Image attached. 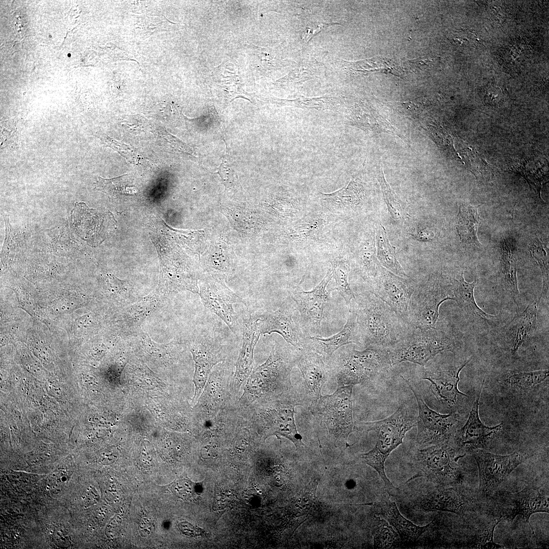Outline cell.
Instances as JSON below:
<instances>
[{
	"mask_svg": "<svg viewBox=\"0 0 549 549\" xmlns=\"http://www.w3.org/2000/svg\"><path fill=\"white\" fill-rule=\"evenodd\" d=\"M354 300L360 345L388 349L413 328L372 292Z\"/></svg>",
	"mask_w": 549,
	"mask_h": 549,
	"instance_id": "1",
	"label": "cell"
},
{
	"mask_svg": "<svg viewBox=\"0 0 549 549\" xmlns=\"http://www.w3.org/2000/svg\"><path fill=\"white\" fill-rule=\"evenodd\" d=\"M407 403H402L391 415L374 422L356 421L355 430L374 431L377 436L375 446L361 454L362 462L375 470L390 493L396 489L386 475L384 465L391 452L403 443L406 434L417 423V417Z\"/></svg>",
	"mask_w": 549,
	"mask_h": 549,
	"instance_id": "2",
	"label": "cell"
},
{
	"mask_svg": "<svg viewBox=\"0 0 549 549\" xmlns=\"http://www.w3.org/2000/svg\"><path fill=\"white\" fill-rule=\"evenodd\" d=\"M339 387L375 382L384 378L392 365L387 349L368 347L357 350L344 347L328 365Z\"/></svg>",
	"mask_w": 549,
	"mask_h": 549,
	"instance_id": "3",
	"label": "cell"
},
{
	"mask_svg": "<svg viewBox=\"0 0 549 549\" xmlns=\"http://www.w3.org/2000/svg\"><path fill=\"white\" fill-rule=\"evenodd\" d=\"M455 348L454 339L436 327L413 328L387 350L393 367L405 361L423 367L437 355L454 352Z\"/></svg>",
	"mask_w": 549,
	"mask_h": 549,
	"instance_id": "4",
	"label": "cell"
},
{
	"mask_svg": "<svg viewBox=\"0 0 549 549\" xmlns=\"http://www.w3.org/2000/svg\"><path fill=\"white\" fill-rule=\"evenodd\" d=\"M449 442L420 447L414 451L411 458L412 465L418 472L407 481L418 477H424L428 481L441 485L457 484L463 477L460 458Z\"/></svg>",
	"mask_w": 549,
	"mask_h": 549,
	"instance_id": "5",
	"label": "cell"
},
{
	"mask_svg": "<svg viewBox=\"0 0 549 549\" xmlns=\"http://www.w3.org/2000/svg\"><path fill=\"white\" fill-rule=\"evenodd\" d=\"M353 387H339L332 394L322 395L312 408L313 412L325 425L331 440L337 446L349 447V436L355 431L352 400Z\"/></svg>",
	"mask_w": 549,
	"mask_h": 549,
	"instance_id": "6",
	"label": "cell"
},
{
	"mask_svg": "<svg viewBox=\"0 0 549 549\" xmlns=\"http://www.w3.org/2000/svg\"><path fill=\"white\" fill-rule=\"evenodd\" d=\"M296 353L287 344L276 342L266 361L254 369L249 378L255 397L280 393L291 385L290 376Z\"/></svg>",
	"mask_w": 549,
	"mask_h": 549,
	"instance_id": "7",
	"label": "cell"
},
{
	"mask_svg": "<svg viewBox=\"0 0 549 549\" xmlns=\"http://www.w3.org/2000/svg\"><path fill=\"white\" fill-rule=\"evenodd\" d=\"M454 300L451 283L442 276H433L413 293L409 306L407 322L413 328H435L440 305Z\"/></svg>",
	"mask_w": 549,
	"mask_h": 549,
	"instance_id": "8",
	"label": "cell"
},
{
	"mask_svg": "<svg viewBox=\"0 0 549 549\" xmlns=\"http://www.w3.org/2000/svg\"><path fill=\"white\" fill-rule=\"evenodd\" d=\"M401 377L413 392L417 403V444L423 447L449 442L458 424L459 414L453 412L442 414L431 409L415 385L403 376Z\"/></svg>",
	"mask_w": 549,
	"mask_h": 549,
	"instance_id": "9",
	"label": "cell"
},
{
	"mask_svg": "<svg viewBox=\"0 0 549 549\" xmlns=\"http://www.w3.org/2000/svg\"><path fill=\"white\" fill-rule=\"evenodd\" d=\"M70 224L73 231L88 245L101 244L116 227V221L109 211L89 208L83 202H76L71 211Z\"/></svg>",
	"mask_w": 549,
	"mask_h": 549,
	"instance_id": "10",
	"label": "cell"
},
{
	"mask_svg": "<svg viewBox=\"0 0 549 549\" xmlns=\"http://www.w3.org/2000/svg\"><path fill=\"white\" fill-rule=\"evenodd\" d=\"M472 453L479 473V490L489 496L520 464L526 460L525 454L515 452L508 455H498L479 449Z\"/></svg>",
	"mask_w": 549,
	"mask_h": 549,
	"instance_id": "11",
	"label": "cell"
},
{
	"mask_svg": "<svg viewBox=\"0 0 549 549\" xmlns=\"http://www.w3.org/2000/svg\"><path fill=\"white\" fill-rule=\"evenodd\" d=\"M408 279L410 278L395 275L382 266L378 277L370 285L371 292L407 323L409 306L415 290L414 282Z\"/></svg>",
	"mask_w": 549,
	"mask_h": 549,
	"instance_id": "12",
	"label": "cell"
},
{
	"mask_svg": "<svg viewBox=\"0 0 549 549\" xmlns=\"http://www.w3.org/2000/svg\"><path fill=\"white\" fill-rule=\"evenodd\" d=\"M332 219V215L326 210L307 211L289 226L288 237L298 248L326 243L331 238Z\"/></svg>",
	"mask_w": 549,
	"mask_h": 549,
	"instance_id": "13",
	"label": "cell"
},
{
	"mask_svg": "<svg viewBox=\"0 0 549 549\" xmlns=\"http://www.w3.org/2000/svg\"><path fill=\"white\" fill-rule=\"evenodd\" d=\"M296 309L294 301L289 297L276 311L258 315L261 334L279 333L296 349H304L309 334L293 320Z\"/></svg>",
	"mask_w": 549,
	"mask_h": 549,
	"instance_id": "14",
	"label": "cell"
},
{
	"mask_svg": "<svg viewBox=\"0 0 549 549\" xmlns=\"http://www.w3.org/2000/svg\"><path fill=\"white\" fill-rule=\"evenodd\" d=\"M413 507L420 511H443L459 515L473 510V500L465 491L458 487H436L418 496Z\"/></svg>",
	"mask_w": 549,
	"mask_h": 549,
	"instance_id": "15",
	"label": "cell"
},
{
	"mask_svg": "<svg viewBox=\"0 0 549 549\" xmlns=\"http://www.w3.org/2000/svg\"><path fill=\"white\" fill-rule=\"evenodd\" d=\"M470 361V359L458 365L443 368L422 367L421 379L430 382V389L439 402L452 411L461 396H467L459 390L458 384L460 372Z\"/></svg>",
	"mask_w": 549,
	"mask_h": 549,
	"instance_id": "16",
	"label": "cell"
},
{
	"mask_svg": "<svg viewBox=\"0 0 549 549\" xmlns=\"http://www.w3.org/2000/svg\"><path fill=\"white\" fill-rule=\"evenodd\" d=\"M503 500L499 502V518L512 521L518 515L523 516L529 524L534 534V532L529 519L532 514L536 512H549L548 498L542 494L538 488L528 485L522 491L515 493L504 494Z\"/></svg>",
	"mask_w": 549,
	"mask_h": 549,
	"instance_id": "17",
	"label": "cell"
},
{
	"mask_svg": "<svg viewBox=\"0 0 549 549\" xmlns=\"http://www.w3.org/2000/svg\"><path fill=\"white\" fill-rule=\"evenodd\" d=\"M332 277L333 272L330 267L324 278L312 290L306 291L296 287L291 291L290 297L306 327L312 330L320 328L325 303L329 295L326 287Z\"/></svg>",
	"mask_w": 549,
	"mask_h": 549,
	"instance_id": "18",
	"label": "cell"
},
{
	"mask_svg": "<svg viewBox=\"0 0 549 549\" xmlns=\"http://www.w3.org/2000/svg\"><path fill=\"white\" fill-rule=\"evenodd\" d=\"M324 359L313 351L297 349L295 365L302 374L303 399L312 407L322 396V388L330 373Z\"/></svg>",
	"mask_w": 549,
	"mask_h": 549,
	"instance_id": "19",
	"label": "cell"
},
{
	"mask_svg": "<svg viewBox=\"0 0 549 549\" xmlns=\"http://www.w3.org/2000/svg\"><path fill=\"white\" fill-rule=\"evenodd\" d=\"M301 405L298 401L277 403L266 408L261 415V423L267 436L283 437L294 443L297 449H304L302 437L296 426L295 406Z\"/></svg>",
	"mask_w": 549,
	"mask_h": 549,
	"instance_id": "20",
	"label": "cell"
},
{
	"mask_svg": "<svg viewBox=\"0 0 549 549\" xmlns=\"http://www.w3.org/2000/svg\"><path fill=\"white\" fill-rule=\"evenodd\" d=\"M199 294L204 306L220 317L234 333H236L237 321L233 306L245 303L243 299L225 285L216 281L203 283Z\"/></svg>",
	"mask_w": 549,
	"mask_h": 549,
	"instance_id": "21",
	"label": "cell"
},
{
	"mask_svg": "<svg viewBox=\"0 0 549 549\" xmlns=\"http://www.w3.org/2000/svg\"><path fill=\"white\" fill-rule=\"evenodd\" d=\"M483 382L484 381L477 393L466 423L453 434V445L452 446L455 451L456 450L472 451L482 447L502 428V423L487 426L480 419L478 409Z\"/></svg>",
	"mask_w": 549,
	"mask_h": 549,
	"instance_id": "22",
	"label": "cell"
},
{
	"mask_svg": "<svg viewBox=\"0 0 549 549\" xmlns=\"http://www.w3.org/2000/svg\"><path fill=\"white\" fill-rule=\"evenodd\" d=\"M222 347L211 336L202 337L193 344L191 352L195 363L193 403L199 399L214 367L223 360Z\"/></svg>",
	"mask_w": 549,
	"mask_h": 549,
	"instance_id": "23",
	"label": "cell"
},
{
	"mask_svg": "<svg viewBox=\"0 0 549 549\" xmlns=\"http://www.w3.org/2000/svg\"><path fill=\"white\" fill-rule=\"evenodd\" d=\"M34 247L33 252L57 257H76L83 252L79 238L67 224L46 230Z\"/></svg>",
	"mask_w": 549,
	"mask_h": 549,
	"instance_id": "24",
	"label": "cell"
},
{
	"mask_svg": "<svg viewBox=\"0 0 549 549\" xmlns=\"http://www.w3.org/2000/svg\"><path fill=\"white\" fill-rule=\"evenodd\" d=\"M346 322L343 329L331 337L308 335L304 348L320 355L324 359H329L342 347L350 344L360 345L356 324V315L352 304L350 305Z\"/></svg>",
	"mask_w": 549,
	"mask_h": 549,
	"instance_id": "25",
	"label": "cell"
},
{
	"mask_svg": "<svg viewBox=\"0 0 549 549\" xmlns=\"http://www.w3.org/2000/svg\"><path fill=\"white\" fill-rule=\"evenodd\" d=\"M258 315H251L243 324L242 344L235 364V380L238 387L251 375L254 354L261 332Z\"/></svg>",
	"mask_w": 549,
	"mask_h": 549,
	"instance_id": "26",
	"label": "cell"
},
{
	"mask_svg": "<svg viewBox=\"0 0 549 549\" xmlns=\"http://www.w3.org/2000/svg\"><path fill=\"white\" fill-rule=\"evenodd\" d=\"M3 217L6 230L1 259L4 266H11L32 252L34 243L29 231L22 228L14 227L7 216Z\"/></svg>",
	"mask_w": 549,
	"mask_h": 549,
	"instance_id": "27",
	"label": "cell"
},
{
	"mask_svg": "<svg viewBox=\"0 0 549 549\" xmlns=\"http://www.w3.org/2000/svg\"><path fill=\"white\" fill-rule=\"evenodd\" d=\"M364 190L358 179H352L346 186L331 193H320L321 205L332 215H342L361 203Z\"/></svg>",
	"mask_w": 549,
	"mask_h": 549,
	"instance_id": "28",
	"label": "cell"
},
{
	"mask_svg": "<svg viewBox=\"0 0 549 549\" xmlns=\"http://www.w3.org/2000/svg\"><path fill=\"white\" fill-rule=\"evenodd\" d=\"M377 513L385 519L396 531L400 537L408 541H415L429 529L431 523L417 526L405 517L394 501L383 499L376 504Z\"/></svg>",
	"mask_w": 549,
	"mask_h": 549,
	"instance_id": "29",
	"label": "cell"
},
{
	"mask_svg": "<svg viewBox=\"0 0 549 549\" xmlns=\"http://www.w3.org/2000/svg\"><path fill=\"white\" fill-rule=\"evenodd\" d=\"M450 282L455 301L459 308L474 320L488 322L495 321L498 316L489 314L477 305L474 295L476 280L468 282L465 280L462 271L456 279L451 278Z\"/></svg>",
	"mask_w": 549,
	"mask_h": 549,
	"instance_id": "30",
	"label": "cell"
},
{
	"mask_svg": "<svg viewBox=\"0 0 549 549\" xmlns=\"http://www.w3.org/2000/svg\"><path fill=\"white\" fill-rule=\"evenodd\" d=\"M540 300L539 297L530 302L509 324V337L511 339V352L513 355L527 343L535 330Z\"/></svg>",
	"mask_w": 549,
	"mask_h": 549,
	"instance_id": "31",
	"label": "cell"
},
{
	"mask_svg": "<svg viewBox=\"0 0 549 549\" xmlns=\"http://www.w3.org/2000/svg\"><path fill=\"white\" fill-rule=\"evenodd\" d=\"M478 206L462 204L458 215L456 231L461 242L464 246L481 247L477 235L480 218L478 212Z\"/></svg>",
	"mask_w": 549,
	"mask_h": 549,
	"instance_id": "32",
	"label": "cell"
},
{
	"mask_svg": "<svg viewBox=\"0 0 549 549\" xmlns=\"http://www.w3.org/2000/svg\"><path fill=\"white\" fill-rule=\"evenodd\" d=\"M375 231L376 255L380 264L395 275L410 278L398 260L395 248L390 245L386 230L381 223H376Z\"/></svg>",
	"mask_w": 549,
	"mask_h": 549,
	"instance_id": "33",
	"label": "cell"
},
{
	"mask_svg": "<svg viewBox=\"0 0 549 549\" xmlns=\"http://www.w3.org/2000/svg\"><path fill=\"white\" fill-rule=\"evenodd\" d=\"M501 269L507 288L514 302L519 308L520 294L517 278V260L514 252V243L510 239L501 242Z\"/></svg>",
	"mask_w": 549,
	"mask_h": 549,
	"instance_id": "34",
	"label": "cell"
},
{
	"mask_svg": "<svg viewBox=\"0 0 549 549\" xmlns=\"http://www.w3.org/2000/svg\"><path fill=\"white\" fill-rule=\"evenodd\" d=\"M350 119L355 126L377 133H385L405 139L386 119L364 106L356 107Z\"/></svg>",
	"mask_w": 549,
	"mask_h": 549,
	"instance_id": "35",
	"label": "cell"
},
{
	"mask_svg": "<svg viewBox=\"0 0 549 549\" xmlns=\"http://www.w3.org/2000/svg\"><path fill=\"white\" fill-rule=\"evenodd\" d=\"M373 236H366L358 247L357 261L361 273L370 285L378 277L382 266L376 255Z\"/></svg>",
	"mask_w": 549,
	"mask_h": 549,
	"instance_id": "36",
	"label": "cell"
},
{
	"mask_svg": "<svg viewBox=\"0 0 549 549\" xmlns=\"http://www.w3.org/2000/svg\"><path fill=\"white\" fill-rule=\"evenodd\" d=\"M342 62L345 70L352 76L367 75L376 72L391 73L395 76L400 74L395 63L387 58L377 57L357 62Z\"/></svg>",
	"mask_w": 549,
	"mask_h": 549,
	"instance_id": "37",
	"label": "cell"
},
{
	"mask_svg": "<svg viewBox=\"0 0 549 549\" xmlns=\"http://www.w3.org/2000/svg\"><path fill=\"white\" fill-rule=\"evenodd\" d=\"M330 263L336 282L334 289L340 293L346 306L349 307L352 304V301L355 298L348 282L350 260L347 257L339 253L331 259Z\"/></svg>",
	"mask_w": 549,
	"mask_h": 549,
	"instance_id": "38",
	"label": "cell"
},
{
	"mask_svg": "<svg viewBox=\"0 0 549 549\" xmlns=\"http://www.w3.org/2000/svg\"><path fill=\"white\" fill-rule=\"evenodd\" d=\"M127 174L112 178L99 176L93 184L95 189L107 194L110 198L117 199L124 196L133 195L137 193L136 188L127 180Z\"/></svg>",
	"mask_w": 549,
	"mask_h": 549,
	"instance_id": "39",
	"label": "cell"
},
{
	"mask_svg": "<svg viewBox=\"0 0 549 549\" xmlns=\"http://www.w3.org/2000/svg\"><path fill=\"white\" fill-rule=\"evenodd\" d=\"M376 176L381 188L384 200L391 217L397 221H403L410 217L403 203L387 182L383 169L379 167L376 171Z\"/></svg>",
	"mask_w": 549,
	"mask_h": 549,
	"instance_id": "40",
	"label": "cell"
},
{
	"mask_svg": "<svg viewBox=\"0 0 549 549\" xmlns=\"http://www.w3.org/2000/svg\"><path fill=\"white\" fill-rule=\"evenodd\" d=\"M548 370L531 372L509 371L506 382L514 388L522 391L532 390L544 382L548 377Z\"/></svg>",
	"mask_w": 549,
	"mask_h": 549,
	"instance_id": "41",
	"label": "cell"
},
{
	"mask_svg": "<svg viewBox=\"0 0 549 549\" xmlns=\"http://www.w3.org/2000/svg\"><path fill=\"white\" fill-rule=\"evenodd\" d=\"M375 518L372 530L374 546L380 548L391 547L400 538L398 533L382 517L375 516Z\"/></svg>",
	"mask_w": 549,
	"mask_h": 549,
	"instance_id": "42",
	"label": "cell"
},
{
	"mask_svg": "<svg viewBox=\"0 0 549 549\" xmlns=\"http://www.w3.org/2000/svg\"><path fill=\"white\" fill-rule=\"evenodd\" d=\"M529 251L532 257L538 265L541 271L543 280L542 291L540 296L542 297H548L549 268L548 258L543 243L540 240L536 238L532 240L529 246Z\"/></svg>",
	"mask_w": 549,
	"mask_h": 549,
	"instance_id": "43",
	"label": "cell"
},
{
	"mask_svg": "<svg viewBox=\"0 0 549 549\" xmlns=\"http://www.w3.org/2000/svg\"><path fill=\"white\" fill-rule=\"evenodd\" d=\"M323 70L322 65L316 61L302 62L278 81L281 83H301L317 77Z\"/></svg>",
	"mask_w": 549,
	"mask_h": 549,
	"instance_id": "44",
	"label": "cell"
},
{
	"mask_svg": "<svg viewBox=\"0 0 549 549\" xmlns=\"http://www.w3.org/2000/svg\"><path fill=\"white\" fill-rule=\"evenodd\" d=\"M254 54L258 63V68L264 73H269L281 66L283 61L277 49L255 46Z\"/></svg>",
	"mask_w": 549,
	"mask_h": 549,
	"instance_id": "45",
	"label": "cell"
},
{
	"mask_svg": "<svg viewBox=\"0 0 549 549\" xmlns=\"http://www.w3.org/2000/svg\"><path fill=\"white\" fill-rule=\"evenodd\" d=\"M334 98L321 97L307 98L300 97L292 100H280V103L298 108H314L318 110L331 109L333 107Z\"/></svg>",
	"mask_w": 549,
	"mask_h": 549,
	"instance_id": "46",
	"label": "cell"
},
{
	"mask_svg": "<svg viewBox=\"0 0 549 549\" xmlns=\"http://www.w3.org/2000/svg\"><path fill=\"white\" fill-rule=\"evenodd\" d=\"M51 538L53 543L60 548H68L71 545L68 532L61 527L54 528L52 532Z\"/></svg>",
	"mask_w": 549,
	"mask_h": 549,
	"instance_id": "47",
	"label": "cell"
},
{
	"mask_svg": "<svg viewBox=\"0 0 549 549\" xmlns=\"http://www.w3.org/2000/svg\"><path fill=\"white\" fill-rule=\"evenodd\" d=\"M153 301L150 298H146L135 304L131 310L132 316L136 319L144 318L145 314L149 313L153 309L154 305Z\"/></svg>",
	"mask_w": 549,
	"mask_h": 549,
	"instance_id": "48",
	"label": "cell"
},
{
	"mask_svg": "<svg viewBox=\"0 0 549 549\" xmlns=\"http://www.w3.org/2000/svg\"><path fill=\"white\" fill-rule=\"evenodd\" d=\"M79 301L76 298L67 297L56 300L53 304V309L59 313H67L76 309Z\"/></svg>",
	"mask_w": 549,
	"mask_h": 549,
	"instance_id": "49",
	"label": "cell"
},
{
	"mask_svg": "<svg viewBox=\"0 0 549 549\" xmlns=\"http://www.w3.org/2000/svg\"><path fill=\"white\" fill-rule=\"evenodd\" d=\"M174 492L181 498L190 497L194 493V486L192 483L187 480H180L173 485Z\"/></svg>",
	"mask_w": 549,
	"mask_h": 549,
	"instance_id": "50",
	"label": "cell"
},
{
	"mask_svg": "<svg viewBox=\"0 0 549 549\" xmlns=\"http://www.w3.org/2000/svg\"><path fill=\"white\" fill-rule=\"evenodd\" d=\"M177 527L182 534L190 537L203 536L206 535L203 529L195 527L187 522H180Z\"/></svg>",
	"mask_w": 549,
	"mask_h": 549,
	"instance_id": "51",
	"label": "cell"
},
{
	"mask_svg": "<svg viewBox=\"0 0 549 549\" xmlns=\"http://www.w3.org/2000/svg\"><path fill=\"white\" fill-rule=\"evenodd\" d=\"M339 24L337 22L320 23L306 27L301 33V38L304 41L308 42L313 36L318 34L323 28L329 25Z\"/></svg>",
	"mask_w": 549,
	"mask_h": 549,
	"instance_id": "52",
	"label": "cell"
},
{
	"mask_svg": "<svg viewBox=\"0 0 549 549\" xmlns=\"http://www.w3.org/2000/svg\"><path fill=\"white\" fill-rule=\"evenodd\" d=\"M503 98V93L501 89L497 86H490L485 93L486 102L491 105H498Z\"/></svg>",
	"mask_w": 549,
	"mask_h": 549,
	"instance_id": "53",
	"label": "cell"
},
{
	"mask_svg": "<svg viewBox=\"0 0 549 549\" xmlns=\"http://www.w3.org/2000/svg\"><path fill=\"white\" fill-rule=\"evenodd\" d=\"M107 283L112 291L119 293L127 290L126 282L119 280L112 274H107Z\"/></svg>",
	"mask_w": 549,
	"mask_h": 549,
	"instance_id": "54",
	"label": "cell"
},
{
	"mask_svg": "<svg viewBox=\"0 0 549 549\" xmlns=\"http://www.w3.org/2000/svg\"><path fill=\"white\" fill-rule=\"evenodd\" d=\"M99 495L96 490L90 487L83 494L82 499L84 507H88L95 504L99 500Z\"/></svg>",
	"mask_w": 549,
	"mask_h": 549,
	"instance_id": "55",
	"label": "cell"
},
{
	"mask_svg": "<svg viewBox=\"0 0 549 549\" xmlns=\"http://www.w3.org/2000/svg\"><path fill=\"white\" fill-rule=\"evenodd\" d=\"M411 235L417 240L423 241L432 240L435 236L434 232L426 228H418Z\"/></svg>",
	"mask_w": 549,
	"mask_h": 549,
	"instance_id": "56",
	"label": "cell"
},
{
	"mask_svg": "<svg viewBox=\"0 0 549 549\" xmlns=\"http://www.w3.org/2000/svg\"><path fill=\"white\" fill-rule=\"evenodd\" d=\"M220 175L225 185L232 184L234 180V172L228 166H225L223 163L220 167Z\"/></svg>",
	"mask_w": 549,
	"mask_h": 549,
	"instance_id": "57",
	"label": "cell"
},
{
	"mask_svg": "<svg viewBox=\"0 0 549 549\" xmlns=\"http://www.w3.org/2000/svg\"><path fill=\"white\" fill-rule=\"evenodd\" d=\"M55 477L56 478V481L59 483L66 482L69 478L68 472L64 470H60L57 472L55 474Z\"/></svg>",
	"mask_w": 549,
	"mask_h": 549,
	"instance_id": "58",
	"label": "cell"
}]
</instances>
